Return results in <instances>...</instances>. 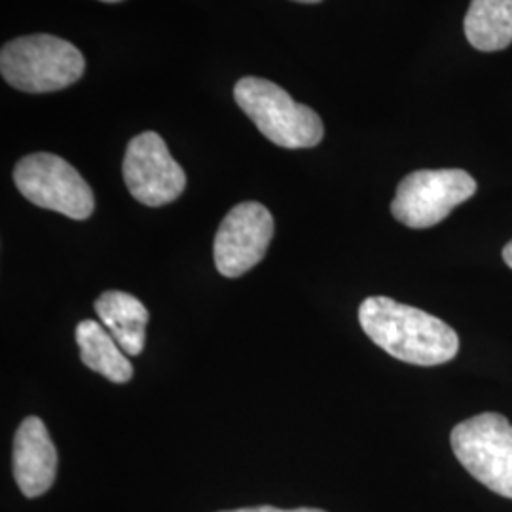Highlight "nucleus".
<instances>
[{
  "label": "nucleus",
  "mask_w": 512,
  "mask_h": 512,
  "mask_svg": "<svg viewBox=\"0 0 512 512\" xmlns=\"http://www.w3.org/2000/svg\"><path fill=\"white\" fill-rule=\"evenodd\" d=\"M359 323L376 346L408 365H444L458 355V334L450 325L387 296L366 298Z\"/></svg>",
  "instance_id": "nucleus-1"
},
{
  "label": "nucleus",
  "mask_w": 512,
  "mask_h": 512,
  "mask_svg": "<svg viewBox=\"0 0 512 512\" xmlns=\"http://www.w3.org/2000/svg\"><path fill=\"white\" fill-rule=\"evenodd\" d=\"M86 59L69 40L54 35H29L10 40L0 52L2 78L19 92L65 90L82 78Z\"/></svg>",
  "instance_id": "nucleus-2"
},
{
  "label": "nucleus",
  "mask_w": 512,
  "mask_h": 512,
  "mask_svg": "<svg viewBox=\"0 0 512 512\" xmlns=\"http://www.w3.org/2000/svg\"><path fill=\"white\" fill-rule=\"evenodd\" d=\"M234 97L258 131L281 148L317 147L325 135L319 114L310 107L296 103L281 86L266 78H241Z\"/></svg>",
  "instance_id": "nucleus-3"
},
{
  "label": "nucleus",
  "mask_w": 512,
  "mask_h": 512,
  "mask_svg": "<svg viewBox=\"0 0 512 512\" xmlns=\"http://www.w3.org/2000/svg\"><path fill=\"white\" fill-rule=\"evenodd\" d=\"M459 463L494 494L512 499V425L495 412L461 421L452 431Z\"/></svg>",
  "instance_id": "nucleus-4"
},
{
  "label": "nucleus",
  "mask_w": 512,
  "mask_h": 512,
  "mask_svg": "<svg viewBox=\"0 0 512 512\" xmlns=\"http://www.w3.org/2000/svg\"><path fill=\"white\" fill-rule=\"evenodd\" d=\"M14 183L25 200L74 220L92 217L95 198L90 184L73 165L50 152L29 154L14 169Z\"/></svg>",
  "instance_id": "nucleus-5"
},
{
  "label": "nucleus",
  "mask_w": 512,
  "mask_h": 512,
  "mask_svg": "<svg viewBox=\"0 0 512 512\" xmlns=\"http://www.w3.org/2000/svg\"><path fill=\"white\" fill-rule=\"evenodd\" d=\"M475 192V179L463 169H420L399 184L391 213L404 226L425 230L446 219Z\"/></svg>",
  "instance_id": "nucleus-6"
},
{
  "label": "nucleus",
  "mask_w": 512,
  "mask_h": 512,
  "mask_svg": "<svg viewBox=\"0 0 512 512\" xmlns=\"http://www.w3.org/2000/svg\"><path fill=\"white\" fill-rule=\"evenodd\" d=\"M124 181L129 194L148 207L175 202L186 188V175L173 160L164 139L145 131L129 141L124 158Z\"/></svg>",
  "instance_id": "nucleus-7"
},
{
  "label": "nucleus",
  "mask_w": 512,
  "mask_h": 512,
  "mask_svg": "<svg viewBox=\"0 0 512 512\" xmlns=\"http://www.w3.org/2000/svg\"><path fill=\"white\" fill-rule=\"evenodd\" d=\"M272 213L256 202L236 205L215 236V266L224 277H241L264 258L274 238Z\"/></svg>",
  "instance_id": "nucleus-8"
},
{
  "label": "nucleus",
  "mask_w": 512,
  "mask_h": 512,
  "mask_svg": "<svg viewBox=\"0 0 512 512\" xmlns=\"http://www.w3.org/2000/svg\"><path fill=\"white\" fill-rule=\"evenodd\" d=\"M12 469L25 497L46 494L57 473V450L44 421L29 416L21 421L14 437Z\"/></svg>",
  "instance_id": "nucleus-9"
},
{
  "label": "nucleus",
  "mask_w": 512,
  "mask_h": 512,
  "mask_svg": "<svg viewBox=\"0 0 512 512\" xmlns=\"http://www.w3.org/2000/svg\"><path fill=\"white\" fill-rule=\"evenodd\" d=\"M99 321L126 355H139L147 344L148 311L133 294L107 291L95 302Z\"/></svg>",
  "instance_id": "nucleus-10"
},
{
  "label": "nucleus",
  "mask_w": 512,
  "mask_h": 512,
  "mask_svg": "<svg viewBox=\"0 0 512 512\" xmlns=\"http://www.w3.org/2000/svg\"><path fill=\"white\" fill-rule=\"evenodd\" d=\"M76 344L80 348L82 363L105 376L109 382L126 384L133 378V366L128 355L101 323L92 319L80 321L76 327Z\"/></svg>",
  "instance_id": "nucleus-11"
},
{
  "label": "nucleus",
  "mask_w": 512,
  "mask_h": 512,
  "mask_svg": "<svg viewBox=\"0 0 512 512\" xmlns=\"http://www.w3.org/2000/svg\"><path fill=\"white\" fill-rule=\"evenodd\" d=\"M465 35L480 52H499L512 44V0H473L465 16Z\"/></svg>",
  "instance_id": "nucleus-12"
},
{
  "label": "nucleus",
  "mask_w": 512,
  "mask_h": 512,
  "mask_svg": "<svg viewBox=\"0 0 512 512\" xmlns=\"http://www.w3.org/2000/svg\"><path fill=\"white\" fill-rule=\"evenodd\" d=\"M222 512H327L321 509H311V507H302V509H293V511H283V509H275V507H247V509H236V511Z\"/></svg>",
  "instance_id": "nucleus-13"
},
{
  "label": "nucleus",
  "mask_w": 512,
  "mask_h": 512,
  "mask_svg": "<svg viewBox=\"0 0 512 512\" xmlns=\"http://www.w3.org/2000/svg\"><path fill=\"white\" fill-rule=\"evenodd\" d=\"M503 260H505V264L512 268V241H509L507 245H505V249H503Z\"/></svg>",
  "instance_id": "nucleus-14"
},
{
  "label": "nucleus",
  "mask_w": 512,
  "mask_h": 512,
  "mask_svg": "<svg viewBox=\"0 0 512 512\" xmlns=\"http://www.w3.org/2000/svg\"><path fill=\"white\" fill-rule=\"evenodd\" d=\"M294 2H302V4H317L321 0H294Z\"/></svg>",
  "instance_id": "nucleus-15"
},
{
  "label": "nucleus",
  "mask_w": 512,
  "mask_h": 512,
  "mask_svg": "<svg viewBox=\"0 0 512 512\" xmlns=\"http://www.w3.org/2000/svg\"><path fill=\"white\" fill-rule=\"evenodd\" d=\"M101 2H122V0H101Z\"/></svg>",
  "instance_id": "nucleus-16"
}]
</instances>
